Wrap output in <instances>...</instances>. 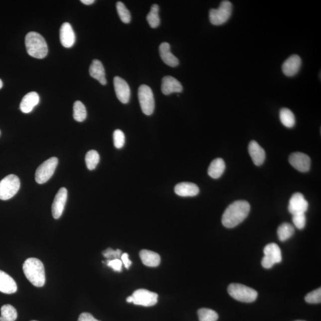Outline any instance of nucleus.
<instances>
[{"label": "nucleus", "mask_w": 321, "mask_h": 321, "mask_svg": "<svg viewBox=\"0 0 321 321\" xmlns=\"http://www.w3.org/2000/svg\"><path fill=\"white\" fill-rule=\"evenodd\" d=\"M67 199V190L62 187L58 190L52 205V214L55 219H58L63 214Z\"/></svg>", "instance_id": "14"}, {"label": "nucleus", "mask_w": 321, "mask_h": 321, "mask_svg": "<svg viewBox=\"0 0 321 321\" xmlns=\"http://www.w3.org/2000/svg\"><path fill=\"white\" fill-rule=\"evenodd\" d=\"M309 207V203L301 193L293 194L289 200V211L293 215L305 214Z\"/></svg>", "instance_id": "11"}, {"label": "nucleus", "mask_w": 321, "mask_h": 321, "mask_svg": "<svg viewBox=\"0 0 321 321\" xmlns=\"http://www.w3.org/2000/svg\"><path fill=\"white\" fill-rule=\"evenodd\" d=\"M60 38L61 44L65 48H70L75 44V34L69 23H64L60 28Z\"/></svg>", "instance_id": "17"}, {"label": "nucleus", "mask_w": 321, "mask_h": 321, "mask_svg": "<svg viewBox=\"0 0 321 321\" xmlns=\"http://www.w3.org/2000/svg\"><path fill=\"white\" fill-rule=\"evenodd\" d=\"M114 86L119 100L123 104L128 103L131 98V89L128 83L124 79L116 76L114 79Z\"/></svg>", "instance_id": "13"}, {"label": "nucleus", "mask_w": 321, "mask_h": 321, "mask_svg": "<svg viewBox=\"0 0 321 321\" xmlns=\"http://www.w3.org/2000/svg\"><path fill=\"white\" fill-rule=\"evenodd\" d=\"M161 91L165 95L172 93H180L183 91V86L181 83L173 77L165 76L162 80Z\"/></svg>", "instance_id": "16"}, {"label": "nucleus", "mask_w": 321, "mask_h": 321, "mask_svg": "<svg viewBox=\"0 0 321 321\" xmlns=\"http://www.w3.org/2000/svg\"><path fill=\"white\" fill-rule=\"evenodd\" d=\"M133 303L145 307H153L158 302L159 296L156 293L145 289H139L133 293Z\"/></svg>", "instance_id": "10"}, {"label": "nucleus", "mask_w": 321, "mask_h": 321, "mask_svg": "<svg viewBox=\"0 0 321 321\" xmlns=\"http://www.w3.org/2000/svg\"><path fill=\"white\" fill-rule=\"evenodd\" d=\"M264 257L262 260V265L266 269H270L276 264L282 261V251L276 243L268 244L264 249Z\"/></svg>", "instance_id": "9"}, {"label": "nucleus", "mask_w": 321, "mask_h": 321, "mask_svg": "<svg viewBox=\"0 0 321 321\" xmlns=\"http://www.w3.org/2000/svg\"><path fill=\"white\" fill-rule=\"evenodd\" d=\"M107 265L113 270L117 272H121L122 270V262L119 259H112V260H107Z\"/></svg>", "instance_id": "38"}, {"label": "nucleus", "mask_w": 321, "mask_h": 321, "mask_svg": "<svg viewBox=\"0 0 321 321\" xmlns=\"http://www.w3.org/2000/svg\"><path fill=\"white\" fill-rule=\"evenodd\" d=\"M114 146L117 149H120L124 146L125 144V135L121 130L117 129L113 134Z\"/></svg>", "instance_id": "35"}, {"label": "nucleus", "mask_w": 321, "mask_h": 321, "mask_svg": "<svg viewBox=\"0 0 321 321\" xmlns=\"http://www.w3.org/2000/svg\"><path fill=\"white\" fill-rule=\"evenodd\" d=\"M160 57L168 66L174 67L178 66L179 61L178 58L171 53L170 45L168 42H162L159 48Z\"/></svg>", "instance_id": "21"}, {"label": "nucleus", "mask_w": 321, "mask_h": 321, "mask_svg": "<svg viewBox=\"0 0 321 321\" xmlns=\"http://www.w3.org/2000/svg\"><path fill=\"white\" fill-rule=\"evenodd\" d=\"M20 187V179L10 174L0 181V199L7 200L16 195Z\"/></svg>", "instance_id": "5"}, {"label": "nucleus", "mask_w": 321, "mask_h": 321, "mask_svg": "<svg viewBox=\"0 0 321 321\" xmlns=\"http://www.w3.org/2000/svg\"><path fill=\"white\" fill-rule=\"evenodd\" d=\"M301 64V57L298 55H292L284 62L282 66L283 72L287 76H295L300 70Z\"/></svg>", "instance_id": "15"}, {"label": "nucleus", "mask_w": 321, "mask_h": 321, "mask_svg": "<svg viewBox=\"0 0 321 321\" xmlns=\"http://www.w3.org/2000/svg\"><path fill=\"white\" fill-rule=\"evenodd\" d=\"M293 224L298 229H303L306 225V216L305 214H296L293 215Z\"/></svg>", "instance_id": "36"}, {"label": "nucleus", "mask_w": 321, "mask_h": 321, "mask_svg": "<svg viewBox=\"0 0 321 321\" xmlns=\"http://www.w3.org/2000/svg\"><path fill=\"white\" fill-rule=\"evenodd\" d=\"M129 254L127 253H125L121 256L122 262L124 264L126 269H129L130 267L131 266L132 261L129 258Z\"/></svg>", "instance_id": "40"}, {"label": "nucleus", "mask_w": 321, "mask_h": 321, "mask_svg": "<svg viewBox=\"0 0 321 321\" xmlns=\"http://www.w3.org/2000/svg\"><path fill=\"white\" fill-rule=\"evenodd\" d=\"M25 45L27 53L34 58L42 59L47 56L48 46L41 35L35 32L27 34Z\"/></svg>", "instance_id": "3"}, {"label": "nucleus", "mask_w": 321, "mask_h": 321, "mask_svg": "<svg viewBox=\"0 0 321 321\" xmlns=\"http://www.w3.org/2000/svg\"></svg>", "instance_id": "45"}, {"label": "nucleus", "mask_w": 321, "mask_h": 321, "mask_svg": "<svg viewBox=\"0 0 321 321\" xmlns=\"http://www.w3.org/2000/svg\"><path fill=\"white\" fill-rule=\"evenodd\" d=\"M227 290L231 297L244 303H252L258 297V293L256 290L241 284H231L228 287Z\"/></svg>", "instance_id": "4"}, {"label": "nucleus", "mask_w": 321, "mask_h": 321, "mask_svg": "<svg viewBox=\"0 0 321 321\" xmlns=\"http://www.w3.org/2000/svg\"><path fill=\"white\" fill-rule=\"evenodd\" d=\"M133 297L132 296H129L127 299H126V301L128 302V303H133Z\"/></svg>", "instance_id": "42"}, {"label": "nucleus", "mask_w": 321, "mask_h": 321, "mask_svg": "<svg viewBox=\"0 0 321 321\" xmlns=\"http://www.w3.org/2000/svg\"><path fill=\"white\" fill-rule=\"evenodd\" d=\"M103 254L104 257L107 259H118L122 256V251L120 249H117L114 251L112 249L109 248L104 251Z\"/></svg>", "instance_id": "37"}, {"label": "nucleus", "mask_w": 321, "mask_h": 321, "mask_svg": "<svg viewBox=\"0 0 321 321\" xmlns=\"http://www.w3.org/2000/svg\"><path fill=\"white\" fill-rule=\"evenodd\" d=\"M305 301L308 304H318L321 302V289L314 290L306 296Z\"/></svg>", "instance_id": "34"}, {"label": "nucleus", "mask_w": 321, "mask_h": 321, "mask_svg": "<svg viewBox=\"0 0 321 321\" xmlns=\"http://www.w3.org/2000/svg\"><path fill=\"white\" fill-rule=\"evenodd\" d=\"M39 103V97L35 92H29L24 96L21 101L20 109L21 112L29 113L31 112L34 107Z\"/></svg>", "instance_id": "22"}, {"label": "nucleus", "mask_w": 321, "mask_h": 321, "mask_svg": "<svg viewBox=\"0 0 321 321\" xmlns=\"http://www.w3.org/2000/svg\"><path fill=\"white\" fill-rule=\"evenodd\" d=\"M58 163L56 157L45 160L39 166L35 172V180L38 184H44L53 175Z\"/></svg>", "instance_id": "8"}, {"label": "nucleus", "mask_w": 321, "mask_h": 321, "mask_svg": "<svg viewBox=\"0 0 321 321\" xmlns=\"http://www.w3.org/2000/svg\"><path fill=\"white\" fill-rule=\"evenodd\" d=\"M290 165L297 170L306 172L310 171L311 159L307 154L302 153H295L289 157Z\"/></svg>", "instance_id": "12"}, {"label": "nucleus", "mask_w": 321, "mask_h": 321, "mask_svg": "<svg viewBox=\"0 0 321 321\" xmlns=\"http://www.w3.org/2000/svg\"><path fill=\"white\" fill-rule=\"evenodd\" d=\"M89 74L92 78L98 80L101 85H106L107 84L104 67L100 60H94L92 61L90 67H89Z\"/></svg>", "instance_id": "23"}, {"label": "nucleus", "mask_w": 321, "mask_h": 321, "mask_svg": "<svg viewBox=\"0 0 321 321\" xmlns=\"http://www.w3.org/2000/svg\"><path fill=\"white\" fill-rule=\"evenodd\" d=\"M100 155L97 151L91 150L86 154L85 157V162L86 166L89 170H93L97 167L99 162H100Z\"/></svg>", "instance_id": "31"}, {"label": "nucleus", "mask_w": 321, "mask_h": 321, "mask_svg": "<svg viewBox=\"0 0 321 321\" xmlns=\"http://www.w3.org/2000/svg\"><path fill=\"white\" fill-rule=\"evenodd\" d=\"M248 150L249 155L256 165L260 166L263 164L266 155L264 150L257 142L252 141L249 143Z\"/></svg>", "instance_id": "18"}, {"label": "nucleus", "mask_w": 321, "mask_h": 321, "mask_svg": "<svg viewBox=\"0 0 321 321\" xmlns=\"http://www.w3.org/2000/svg\"><path fill=\"white\" fill-rule=\"evenodd\" d=\"M3 84H2V82L1 79H0V89H1L2 87Z\"/></svg>", "instance_id": "43"}, {"label": "nucleus", "mask_w": 321, "mask_h": 321, "mask_svg": "<svg viewBox=\"0 0 321 321\" xmlns=\"http://www.w3.org/2000/svg\"><path fill=\"white\" fill-rule=\"evenodd\" d=\"M23 270L27 279L37 288H41L45 283V268L38 259H26L23 265Z\"/></svg>", "instance_id": "2"}, {"label": "nucleus", "mask_w": 321, "mask_h": 321, "mask_svg": "<svg viewBox=\"0 0 321 321\" xmlns=\"http://www.w3.org/2000/svg\"><path fill=\"white\" fill-rule=\"evenodd\" d=\"M250 210L251 206L245 200L234 202L225 210L222 217V224L228 228L235 227L248 217Z\"/></svg>", "instance_id": "1"}, {"label": "nucleus", "mask_w": 321, "mask_h": 321, "mask_svg": "<svg viewBox=\"0 0 321 321\" xmlns=\"http://www.w3.org/2000/svg\"><path fill=\"white\" fill-rule=\"evenodd\" d=\"M305 321L298 320V321Z\"/></svg>", "instance_id": "44"}, {"label": "nucleus", "mask_w": 321, "mask_h": 321, "mask_svg": "<svg viewBox=\"0 0 321 321\" xmlns=\"http://www.w3.org/2000/svg\"><path fill=\"white\" fill-rule=\"evenodd\" d=\"M17 318L16 309L10 305H3L1 308L0 321H15Z\"/></svg>", "instance_id": "27"}, {"label": "nucleus", "mask_w": 321, "mask_h": 321, "mask_svg": "<svg viewBox=\"0 0 321 321\" xmlns=\"http://www.w3.org/2000/svg\"><path fill=\"white\" fill-rule=\"evenodd\" d=\"M280 119L282 124L286 128H292L294 127L296 119L294 114L291 110L283 108L280 110Z\"/></svg>", "instance_id": "26"}, {"label": "nucleus", "mask_w": 321, "mask_h": 321, "mask_svg": "<svg viewBox=\"0 0 321 321\" xmlns=\"http://www.w3.org/2000/svg\"><path fill=\"white\" fill-rule=\"evenodd\" d=\"M140 257L143 263L147 267H157L160 264V256L156 252L143 250L140 253Z\"/></svg>", "instance_id": "24"}, {"label": "nucleus", "mask_w": 321, "mask_h": 321, "mask_svg": "<svg viewBox=\"0 0 321 321\" xmlns=\"http://www.w3.org/2000/svg\"><path fill=\"white\" fill-rule=\"evenodd\" d=\"M160 7L158 4H154L151 8L150 13L147 16V20L150 26L153 28H156L160 24L159 16Z\"/></svg>", "instance_id": "30"}, {"label": "nucleus", "mask_w": 321, "mask_h": 321, "mask_svg": "<svg viewBox=\"0 0 321 321\" xmlns=\"http://www.w3.org/2000/svg\"><path fill=\"white\" fill-rule=\"evenodd\" d=\"M174 192L182 197H193L199 193V188L196 184L189 182H183L175 186Z\"/></svg>", "instance_id": "20"}, {"label": "nucleus", "mask_w": 321, "mask_h": 321, "mask_svg": "<svg viewBox=\"0 0 321 321\" xmlns=\"http://www.w3.org/2000/svg\"><path fill=\"white\" fill-rule=\"evenodd\" d=\"M87 117L85 105L82 102L77 101L73 105V117L77 122H82Z\"/></svg>", "instance_id": "29"}, {"label": "nucleus", "mask_w": 321, "mask_h": 321, "mask_svg": "<svg viewBox=\"0 0 321 321\" xmlns=\"http://www.w3.org/2000/svg\"><path fill=\"white\" fill-rule=\"evenodd\" d=\"M78 321H99L95 319L91 314L85 313L80 314Z\"/></svg>", "instance_id": "39"}, {"label": "nucleus", "mask_w": 321, "mask_h": 321, "mask_svg": "<svg viewBox=\"0 0 321 321\" xmlns=\"http://www.w3.org/2000/svg\"><path fill=\"white\" fill-rule=\"evenodd\" d=\"M116 8L120 19L125 23H129L131 20V14L125 5L121 1L117 2Z\"/></svg>", "instance_id": "33"}, {"label": "nucleus", "mask_w": 321, "mask_h": 321, "mask_svg": "<svg viewBox=\"0 0 321 321\" xmlns=\"http://www.w3.org/2000/svg\"><path fill=\"white\" fill-rule=\"evenodd\" d=\"M225 168L224 160L222 159H217L212 160L209 165L208 173L210 177L217 179L220 178L224 173Z\"/></svg>", "instance_id": "25"}, {"label": "nucleus", "mask_w": 321, "mask_h": 321, "mask_svg": "<svg viewBox=\"0 0 321 321\" xmlns=\"http://www.w3.org/2000/svg\"><path fill=\"white\" fill-rule=\"evenodd\" d=\"M17 290V284L13 278L0 270V292L5 294H13Z\"/></svg>", "instance_id": "19"}, {"label": "nucleus", "mask_w": 321, "mask_h": 321, "mask_svg": "<svg viewBox=\"0 0 321 321\" xmlns=\"http://www.w3.org/2000/svg\"><path fill=\"white\" fill-rule=\"evenodd\" d=\"M81 2L85 5H91L95 2L94 0H82Z\"/></svg>", "instance_id": "41"}, {"label": "nucleus", "mask_w": 321, "mask_h": 321, "mask_svg": "<svg viewBox=\"0 0 321 321\" xmlns=\"http://www.w3.org/2000/svg\"><path fill=\"white\" fill-rule=\"evenodd\" d=\"M295 233V228L292 224L285 223L280 225L278 228L277 234L279 239L282 242L288 240Z\"/></svg>", "instance_id": "28"}, {"label": "nucleus", "mask_w": 321, "mask_h": 321, "mask_svg": "<svg viewBox=\"0 0 321 321\" xmlns=\"http://www.w3.org/2000/svg\"><path fill=\"white\" fill-rule=\"evenodd\" d=\"M199 321H217L218 315L215 311L208 308H201L197 311Z\"/></svg>", "instance_id": "32"}, {"label": "nucleus", "mask_w": 321, "mask_h": 321, "mask_svg": "<svg viewBox=\"0 0 321 321\" xmlns=\"http://www.w3.org/2000/svg\"><path fill=\"white\" fill-rule=\"evenodd\" d=\"M233 6L229 1H223L217 9L212 8L209 11L210 22L215 26L221 25L227 22L232 13Z\"/></svg>", "instance_id": "6"}, {"label": "nucleus", "mask_w": 321, "mask_h": 321, "mask_svg": "<svg viewBox=\"0 0 321 321\" xmlns=\"http://www.w3.org/2000/svg\"><path fill=\"white\" fill-rule=\"evenodd\" d=\"M141 110L147 116L152 115L155 109V100L152 89L146 85H141L138 90Z\"/></svg>", "instance_id": "7"}]
</instances>
